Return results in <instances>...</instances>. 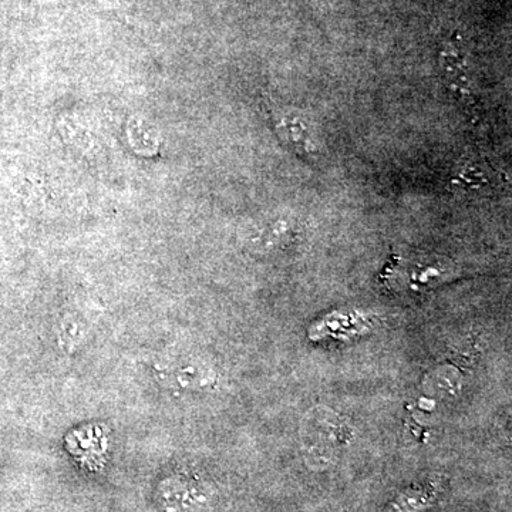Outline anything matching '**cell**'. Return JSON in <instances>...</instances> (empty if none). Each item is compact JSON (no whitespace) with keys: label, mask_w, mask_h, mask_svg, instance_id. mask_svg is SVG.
<instances>
[{"label":"cell","mask_w":512,"mask_h":512,"mask_svg":"<svg viewBox=\"0 0 512 512\" xmlns=\"http://www.w3.org/2000/svg\"><path fill=\"white\" fill-rule=\"evenodd\" d=\"M302 124V121L285 120V133L288 134L289 143L295 144V146L302 144V148H309L312 151L315 148V143H312L311 137L308 136Z\"/></svg>","instance_id":"cell-1"}]
</instances>
